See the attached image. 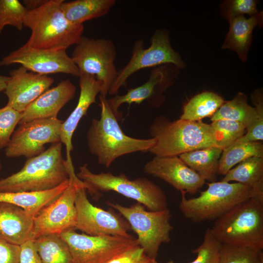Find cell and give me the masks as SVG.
<instances>
[{
    "instance_id": "obj_31",
    "label": "cell",
    "mask_w": 263,
    "mask_h": 263,
    "mask_svg": "<svg viewBox=\"0 0 263 263\" xmlns=\"http://www.w3.org/2000/svg\"><path fill=\"white\" fill-rule=\"evenodd\" d=\"M210 125L214 133L216 146L223 150L246 132L243 124L233 121L217 120L212 121Z\"/></svg>"
},
{
    "instance_id": "obj_34",
    "label": "cell",
    "mask_w": 263,
    "mask_h": 263,
    "mask_svg": "<svg viewBox=\"0 0 263 263\" xmlns=\"http://www.w3.org/2000/svg\"><path fill=\"white\" fill-rule=\"evenodd\" d=\"M221 244L212 234L210 228L205 233L201 244L192 250L197 255L196 258L188 263H218ZM152 263H159L153 260ZM167 263H174L171 260Z\"/></svg>"
},
{
    "instance_id": "obj_24",
    "label": "cell",
    "mask_w": 263,
    "mask_h": 263,
    "mask_svg": "<svg viewBox=\"0 0 263 263\" xmlns=\"http://www.w3.org/2000/svg\"><path fill=\"white\" fill-rule=\"evenodd\" d=\"M249 186L254 197L263 199V156H252L241 162L230 169L221 180Z\"/></svg>"
},
{
    "instance_id": "obj_28",
    "label": "cell",
    "mask_w": 263,
    "mask_h": 263,
    "mask_svg": "<svg viewBox=\"0 0 263 263\" xmlns=\"http://www.w3.org/2000/svg\"><path fill=\"white\" fill-rule=\"evenodd\" d=\"M258 114L255 107L249 105L247 96L238 93L231 100L226 101L210 117L211 121L224 119L243 124L246 129L254 122Z\"/></svg>"
},
{
    "instance_id": "obj_6",
    "label": "cell",
    "mask_w": 263,
    "mask_h": 263,
    "mask_svg": "<svg viewBox=\"0 0 263 263\" xmlns=\"http://www.w3.org/2000/svg\"><path fill=\"white\" fill-rule=\"evenodd\" d=\"M76 175L85 183L91 195H97L99 191H113L136 201L150 211L168 208L167 198L163 189L146 177L130 180L124 174L94 173L86 164L79 167Z\"/></svg>"
},
{
    "instance_id": "obj_4",
    "label": "cell",
    "mask_w": 263,
    "mask_h": 263,
    "mask_svg": "<svg viewBox=\"0 0 263 263\" xmlns=\"http://www.w3.org/2000/svg\"><path fill=\"white\" fill-rule=\"evenodd\" d=\"M149 132L156 142L149 151L155 156H179L193 150L216 146L210 124L202 120L179 119L170 121L161 115L155 119Z\"/></svg>"
},
{
    "instance_id": "obj_12",
    "label": "cell",
    "mask_w": 263,
    "mask_h": 263,
    "mask_svg": "<svg viewBox=\"0 0 263 263\" xmlns=\"http://www.w3.org/2000/svg\"><path fill=\"white\" fill-rule=\"evenodd\" d=\"M69 183L62 193L34 218L33 240L44 235L75 229L76 211L75 198L82 183L76 176L73 165H68Z\"/></svg>"
},
{
    "instance_id": "obj_1",
    "label": "cell",
    "mask_w": 263,
    "mask_h": 263,
    "mask_svg": "<svg viewBox=\"0 0 263 263\" xmlns=\"http://www.w3.org/2000/svg\"><path fill=\"white\" fill-rule=\"evenodd\" d=\"M100 117L94 118L88 130L87 141L90 152L98 163L109 168L120 156L137 151L146 152L155 145L153 138L139 139L126 135L120 120L110 107L106 96L99 94Z\"/></svg>"
},
{
    "instance_id": "obj_16",
    "label": "cell",
    "mask_w": 263,
    "mask_h": 263,
    "mask_svg": "<svg viewBox=\"0 0 263 263\" xmlns=\"http://www.w3.org/2000/svg\"><path fill=\"white\" fill-rule=\"evenodd\" d=\"M179 69L172 64H165L153 68L148 80L142 85L127 90L123 95L115 94L107 99L114 113L122 119L119 107L123 104H140L147 100L152 106L158 107L163 103V94L171 86L176 78Z\"/></svg>"
},
{
    "instance_id": "obj_42",
    "label": "cell",
    "mask_w": 263,
    "mask_h": 263,
    "mask_svg": "<svg viewBox=\"0 0 263 263\" xmlns=\"http://www.w3.org/2000/svg\"><path fill=\"white\" fill-rule=\"evenodd\" d=\"M9 79V76L0 75V92L5 90Z\"/></svg>"
},
{
    "instance_id": "obj_39",
    "label": "cell",
    "mask_w": 263,
    "mask_h": 263,
    "mask_svg": "<svg viewBox=\"0 0 263 263\" xmlns=\"http://www.w3.org/2000/svg\"><path fill=\"white\" fill-rule=\"evenodd\" d=\"M19 245L0 237V263H19Z\"/></svg>"
},
{
    "instance_id": "obj_10",
    "label": "cell",
    "mask_w": 263,
    "mask_h": 263,
    "mask_svg": "<svg viewBox=\"0 0 263 263\" xmlns=\"http://www.w3.org/2000/svg\"><path fill=\"white\" fill-rule=\"evenodd\" d=\"M116 49L111 39L82 36L73 50L72 59L80 74L93 76L101 83L99 94L106 96L118 75L115 66Z\"/></svg>"
},
{
    "instance_id": "obj_19",
    "label": "cell",
    "mask_w": 263,
    "mask_h": 263,
    "mask_svg": "<svg viewBox=\"0 0 263 263\" xmlns=\"http://www.w3.org/2000/svg\"><path fill=\"white\" fill-rule=\"evenodd\" d=\"M80 94L77 104L61 127L60 142L66 150V161L73 163L71 153L73 150L72 138L81 118L86 115L90 106L96 103V97L101 92V83L94 76L80 73L79 76Z\"/></svg>"
},
{
    "instance_id": "obj_40",
    "label": "cell",
    "mask_w": 263,
    "mask_h": 263,
    "mask_svg": "<svg viewBox=\"0 0 263 263\" xmlns=\"http://www.w3.org/2000/svg\"><path fill=\"white\" fill-rule=\"evenodd\" d=\"M19 246V263H42L34 240H28Z\"/></svg>"
},
{
    "instance_id": "obj_21",
    "label": "cell",
    "mask_w": 263,
    "mask_h": 263,
    "mask_svg": "<svg viewBox=\"0 0 263 263\" xmlns=\"http://www.w3.org/2000/svg\"><path fill=\"white\" fill-rule=\"evenodd\" d=\"M34 218L16 205L0 202V237L18 245L33 240Z\"/></svg>"
},
{
    "instance_id": "obj_13",
    "label": "cell",
    "mask_w": 263,
    "mask_h": 263,
    "mask_svg": "<svg viewBox=\"0 0 263 263\" xmlns=\"http://www.w3.org/2000/svg\"><path fill=\"white\" fill-rule=\"evenodd\" d=\"M63 121L56 118L35 119L19 125L13 132L5 148L9 158L38 155L45 150L48 143L60 142V133Z\"/></svg>"
},
{
    "instance_id": "obj_15",
    "label": "cell",
    "mask_w": 263,
    "mask_h": 263,
    "mask_svg": "<svg viewBox=\"0 0 263 263\" xmlns=\"http://www.w3.org/2000/svg\"><path fill=\"white\" fill-rule=\"evenodd\" d=\"M18 63L31 72L43 75L64 73L78 76L79 71L65 50L35 49L24 44L0 61V66Z\"/></svg>"
},
{
    "instance_id": "obj_35",
    "label": "cell",
    "mask_w": 263,
    "mask_h": 263,
    "mask_svg": "<svg viewBox=\"0 0 263 263\" xmlns=\"http://www.w3.org/2000/svg\"><path fill=\"white\" fill-rule=\"evenodd\" d=\"M21 117L22 113L9 106L0 108V149L7 147Z\"/></svg>"
},
{
    "instance_id": "obj_8",
    "label": "cell",
    "mask_w": 263,
    "mask_h": 263,
    "mask_svg": "<svg viewBox=\"0 0 263 263\" xmlns=\"http://www.w3.org/2000/svg\"><path fill=\"white\" fill-rule=\"evenodd\" d=\"M106 203L118 211L128 222L137 234L138 244L146 254L156 260L160 245L171 240L170 234L173 226L170 223V210L167 208L160 211H148L139 203L128 207L110 202Z\"/></svg>"
},
{
    "instance_id": "obj_18",
    "label": "cell",
    "mask_w": 263,
    "mask_h": 263,
    "mask_svg": "<svg viewBox=\"0 0 263 263\" xmlns=\"http://www.w3.org/2000/svg\"><path fill=\"white\" fill-rule=\"evenodd\" d=\"M54 82L51 77L31 72L22 66L13 70L4 91L8 98L6 105L22 113Z\"/></svg>"
},
{
    "instance_id": "obj_41",
    "label": "cell",
    "mask_w": 263,
    "mask_h": 263,
    "mask_svg": "<svg viewBox=\"0 0 263 263\" xmlns=\"http://www.w3.org/2000/svg\"><path fill=\"white\" fill-rule=\"evenodd\" d=\"M47 0H23L24 6L28 10H33L42 6Z\"/></svg>"
},
{
    "instance_id": "obj_23",
    "label": "cell",
    "mask_w": 263,
    "mask_h": 263,
    "mask_svg": "<svg viewBox=\"0 0 263 263\" xmlns=\"http://www.w3.org/2000/svg\"><path fill=\"white\" fill-rule=\"evenodd\" d=\"M69 183V180L55 188L42 191L0 192V202L16 205L35 217L62 193Z\"/></svg>"
},
{
    "instance_id": "obj_32",
    "label": "cell",
    "mask_w": 263,
    "mask_h": 263,
    "mask_svg": "<svg viewBox=\"0 0 263 263\" xmlns=\"http://www.w3.org/2000/svg\"><path fill=\"white\" fill-rule=\"evenodd\" d=\"M263 256L252 247L222 244L218 263H258Z\"/></svg>"
},
{
    "instance_id": "obj_7",
    "label": "cell",
    "mask_w": 263,
    "mask_h": 263,
    "mask_svg": "<svg viewBox=\"0 0 263 263\" xmlns=\"http://www.w3.org/2000/svg\"><path fill=\"white\" fill-rule=\"evenodd\" d=\"M207 188L197 197L187 199L182 191L179 207L193 223L216 220L239 204L254 196L252 188L238 183H207Z\"/></svg>"
},
{
    "instance_id": "obj_3",
    "label": "cell",
    "mask_w": 263,
    "mask_h": 263,
    "mask_svg": "<svg viewBox=\"0 0 263 263\" xmlns=\"http://www.w3.org/2000/svg\"><path fill=\"white\" fill-rule=\"evenodd\" d=\"M62 146L61 142L52 144L40 154L27 158L19 171L0 179V192L46 191L68 181Z\"/></svg>"
},
{
    "instance_id": "obj_36",
    "label": "cell",
    "mask_w": 263,
    "mask_h": 263,
    "mask_svg": "<svg viewBox=\"0 0 263 263\" xmlns=\"http://www.w3.org/2000/svg\"><path fill=\"white\" fill-rule=\"evenodd\" d=\"M258 2L255 0H225L220 7L221 15L228 21L244 15L251 16L258 13Z\"/></svg>"
},
{
    "instance_id": "obj_11",
    "label": "cell",
    "mask_w": 263,
    "mask_h": 263,
    "mask_svg": "<svg viewBox=\"0 0 263 263\" xmlns=\"http://www.w3.org/2000/svg\"><path fill=\"white\" fill-rule=\"evenodd\" d=\"M68 244L73 263H106L116 256L139 245L130 235L91 236L69 230L59 234Z\"/></svg>"
},
{
    "instance_id": "obj_17",
    "label": "cell",
    "mask_w": 263,
    "mask_h": 263,
    "mask_svg": "<svg viewBox=\"0 0 263 263\" xmlns=\"http://www.w3.org/2000/svg\"><path fill=\"white\" fill-rule=\"evenodd\" d=\"M144 171L186 193L195 194L206 183V180L178 156H155L145 164Z\"/></svg>"
},
{
    "instance_id": "obj_38",
    "label": "cell",
    "mask_w": 263,
    "mask_h": 263,
    "mask_svg": "<svg viewBox=\"0 0 263 263\" xmlns=\"http://www.w3.org/2000/svg\"><path fill=\"white\" fill-rule=\"evenodd\" d=\"M153 260L148 257L144 249L138 245L116 256L106 263H152Z\"/></svg>"
},
{
    "instance_id": "obj_37",
    "label": "cell",
    "mask_w": 263,
    "mask_h": 263,
    "mask_svg": "<svg viewBox=\"0 0 263 263\" xmlns=\"http://www.w3.org/2000/svg\"><path fill=\"white\" fill-rule=\"evenodd\" d=\"M251 98L258 114L252 124L246 129L244 136L249 141H261L263 140V100L261 91H254Z\"/></svg>"
},
{
    "instance_id": "obj_2",
    "label": "cell",
    "mask_w": 263,
    "mask_h": 263,
    "mask_svg": "<svg viewBox=\"0 0 263 263\" xmlns=\"http://www.w3.org/2000/svg\"><path fill=\"white\" fill-rule=\"evenodd\" d=\"M63 0H47L42 6L28 12L23 25L31 34L25 44L39 49L65 50L76 45L84 31L83 24L69 21L61 8Z\"/></svg>"
},
{
    "instance_id": "obj_25",
    "label": "cell",
    "mask_w": 263,
    "mask_h": 263,
    "mask_svg": "<svg viewBox=\"0 0 263 263\" xmlns=\"http://www.w3.org/2000/svg\"><path fill=\"white\" fill-rule=\"evenodd\" d=\"M116 3L115 0H75L64 2L61 8L66 19L74 24L83 23L107 14Z\"/></svg>"
},
{
    "instance_id": "obj_22",
    "label": "cell",
    "mask_w": 263,
    "mask_h": 263,
    "mask_svg": "<svg viewBox=\"0 0 263 263\" xmlns=\"http://www.w3.org/2000/svg\"><path fill=\"white\" fill-rule=\"evenodd\" d=\"M263 19V11H261L248 18L240 16L229 20V31L222 48L235 52L240 59L245 62L252 42L253 31L256 26L262 25Z\"/></svg>"
},
{
    "instance_id": "obj_44",
    "label": "cell",
    "mask_w": 263,
    "mask_h": 263,
    "mask_svg": "<svg viewBox=\"0 0 263 263\" xmlns=\"http://www.w3.org/2000/svg\"><path fill=\"white\" fill-rule=\"evenodd\" d=\"M1 168H2V165H1V162L0 161V171L1 169Z\"/></svg>"
},
{
    "instance_id": "obj_33",
    "label": "cell",
    "mask_w": 263,
    "mask_h": 263,
    "mask_svg": "<svg viewBox=\"0 0 263 263\" xmlns=\"http://www.w3.org/2000/svg\"><path fill=\"white\" fill-rule=\"evenodd\" d=\"M27 12L28 10L18 0H0V33L7 25L21 30Z\"/></svg>"
},
{
    "instance_id": "obj_20",
    "label": "cell",
    "mask_w": 263,
    "mask_h": 263,
    "mask_svg": "<svg viewBox=\"0 0 263 263\" xmlns=\"http://www.w3.org/2000/svg\"><path fill=\"white\" fill-rule=\"evenodd\" d=\"M76 87L69 79L47 90L22 113L19 125L43 118H56L60 110L74 97Z\"/></svg>"
},
{
    "instance_id": "obj_9",
    "label": "cell",
    "mask_w": 263,
    "mask_h": 263,
    "mask_svg": "<svg viewBox=\"0 0 263 263\" xmlns=\"http://www.w3.org/2000/svg\"><path fill=\"white\" fill-rule=\"evenodd\" d=\"M165 64L173 65L179 69L185 66L179 54L171 45L168 31L157 29L151 36L150 45L148 48H145L143 40L135 41L130 59L127 64L118 71L116 78L109 94H117L120 88L126 85L128 78L137 71Z\"/></svg>"
},
{
    "instance_id": "obj_29",
    "label": "cell",
    "mask_w": 263,
    "mask_h": 263,
    "mask_svg": "<svg viewBox=\"0 0 263 263\" xmlns=\"http://www.w3.org/2000/svg\"><path fill=\"white\" fill-rule=\"evenodd\" d=\"M224 102V98L216 93L203 92L193 96L185 105L180 119L198 121L211 117Z\"/></svg>"
},
{
    "instance_id": "obj_27",
    "label": "cell",
    "mask_w": 263,
    "mask_h": 263,
    "mask_svg": "<svg viewBox=\"0 0 263 263\" xmlns=\"http://www.w3.org/2000/svg\"><path fill=\"white\" fill-rule=\"evenodd\" d=\"M256 156H263L262 142L249 141L243 135L223 150L217 173L225 175L236 165Z\"/></svg>"
},
{
    "instance_id": "obj_14",
    "label": "cell",
    "mask_w": 263,
    "mask_h": 263,
    "mask_svg": "<svg viewBox=\"0 0 263 263\" xmlns=\"http://www.w3.org/2000/svg\"><path fill=\"white\" fill-rule=\"evenodd\" d=\"M86 191V185L82 181L75 198V229L91 236H130L128 231L131 228L128 222L112 209L105 210L93 205L88 200Z\"/></svg>"
},
{
    "instance_id": "obj_26",
    "label": "cell",
    "mask_w": 263,
    "mask_h": 263,
    "mask_svg": "<svg viewBox=\"0 0 263 263\" xmlns=\"http://www.w3.org/2000/svg\"><path fill=\"white\" fill-rule=\"evenodd\" d=\"M223 150L216 146L193 150L178 156L206 181L215 182Z\"/></svg>"
},
{
    "instance_id": "obj_5",
    "label": "cell",
    "mask_w": 263,
    "mask_h": 263,
    "mask_svg": "<svg viewBox=\"0 0 263 263\" xmlns=\"http://www.w3.org/2000/svg\"><path fill=\"white\" fill-rule=\"evenodd\" d=\"M221 244L263 249V200L252 197L215 220L210 228Z\"/></svg>"
},
{
    "instance_id": "obj_43",
    "label": "cell",
    "mask_w": 263,
    "mask_h": 263,
    "mask_svg": "<svg viewBox=\"0 0 263 263\" xmlns=\"http://www.w3.org/2000/svg\"><path fill=\"white\" fill-rule=\"evenodd\" d=\"M258 263H263V256L260 258Z\"/></svg>"
},
{
    "instance_id": "obj_30",
    "label": "cell",
    "mask_w": 263,
    "mask_h": 263,
    "mask_svg": "<svg viewBox=\"0 0 263 263\" xmlns=\"http://www.w3.org/2000/svg\"><path fill=\"white\" fill-rule=\"evenodd\" d=\"M34 240L42 263H73L69 247L59 234L42 235Z\"/></svg>"
}]
</instances>
